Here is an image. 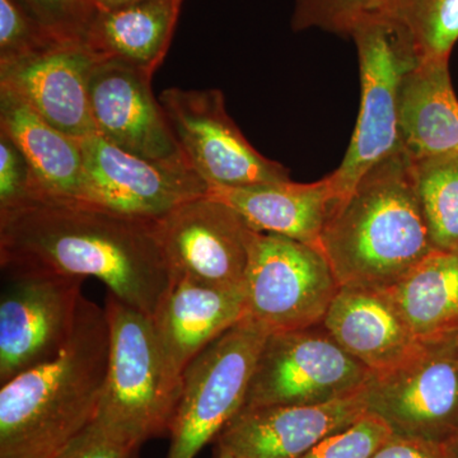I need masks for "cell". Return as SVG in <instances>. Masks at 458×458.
<instances>
[{
    "instance_id": "cell-1",
    "label": "cell",
    "mask_w": 458,
    "mask_h": 458,
    "mask_svg": "<svg viewBox=\"0 0 458 458\" xmlns=\"http://www.w3.org/2000/svg\"><path fill=\"white\" fill-rule=\"evenodd\" d=\"M0 267L3 273L92 276L150 318L174 279L157 222L82 200L32 199L0 212Z\"/></svg>"
},
{
    "instance_id": "cell-2",
    "label": "cell",
    "mask_w": 458,
    "mask_h": 458,
    "mask_svg": "<svg viewBox=\"0 0 458 458\" xmlns=\"http://www.w3.org/2000/svg\"><path fill=\"white\" fill-rule=\"evenodd\" d=\"M110 360L105 309L82 298L71 339L0 388V458H56L96 420Z\"/></svg>"
},
{
    "instance_id": "cell-3",
    "label": "cell",
    "mask_w": 458,
    "mask_h": 458,
    "mask_svg": "<svg viewBox=\"0 0 458 458\" xmlns=\"http://www.w3.org/2000/svg\"><path fill=\"white\" fill-rule=\"evenodd\" d=\"M318 249L340 286L385 289L436 251L419 199L415 165L405 152L367 172L337 201Z\"/></svg>"
},
{
    "instance_id": "cell-4",
    "label": "cell",
    "mask_w": 458,
    "mask_h": 458,
    "mask_svg": "<svg viewBox=\"0 0 458 458\" xmlns=\"http://www.w3.org/2000/svg\"><path fill=\"white\" fill-rule=\"evenodd\" d=\"M110 360L99 421L140 445L170 434L182 379L172 373L153 318L107 293Z\"/></svg>"
},
{
    "instance_id": "cell-5",
    "label": "cell",
    "mask_w": 458,
    "mask_h": 458,
    "mask_svg": "<svg viewBox=\"0 0 458 458\" xmlns=\"http://www.w3.org/2000/svg\"><path fill=\"white\" fill-rule=\"evenodd\" d=\"M360 68V107L342 165L328 174L337 199L348 197L375 165L403 152L399 102L403 75L418 64L406 41L390 23L369 17L355 26Z\"/></svg>"
},
{
    "instance_id": "cell-6",
    "label": "cell",
    "mask_w": 458,
    "mask_h": 458,
    "mask_svg": "<svg viewBox=\"0 0 458 458\" xmlns=\"http://www.w3.org/2000/svg\"><path fill=\"white\" fill-rule=\"evenodd\" d=\"M270 331L245 318L189 364L165 458H194L245 403L256 361Z\"/></svg>"
},
{
    "instance_id": "cell-7",
    "label": "cell",
    "mask_w": 458,
    "mask_h": 458,
    "mask_svg": "<svg viewBox=\"0 0 458 458\" xmlns=\"http://www.w3.org/2000/svg\"><path fill=\"white\" fill-rule=\"evenodd\" d=\"M243 285L246 318L270 334L321 325L340 289L318 247L255 231Z\"/></svg>"
},
{
    "instance_id": "cell-8",
    "label": "cell",
    "mask_w": 458,
    "mask_h": 458,
    "mask_svg": "<svg viewBox=\"0 0 458 458\" xmlns=\"http://www.w3.org/2000/svg\"><path fill=\"white\" fill-rule=\"evenodd\" d=\"M370 373L322 324L273 333L259 354L242 408L345 399L363 390Z\"/></svg>"
},
{
    "instance_id": "cell-9",
    "label": "cell",
    "mask_w": 458,
    "mask_h": 458,
    "mask_svg": "<svg viewBox=\"0 0 458 458\" xmlns=\"http://www.w3.org/2000/svg\"><path fill=\"white\" fill-rule=\"evenodd\" d=\"M458 335L424 344L410 360L370 373L363 388L367 414L393 436L451 443L458 439Z\"/></svg>"
},
{
    "instance_id": "cell-10",
    "label": "cell",
    "mask_w": 458,
    "mask_h": 458,
    "mask_svg": "<svg viewBox=\"0 0 458 458\" xmlns=\"http://www.w3.org/2000/svg\"><path fill=\"white\" fill-rule=\"evenodd\" d=\"M158 99L186 162L209 190L291 180L246 140L221 90L167 89Z\"/></svg>"
},
{
    "instance_id": "cell-11",
    "label": "cell",
    "mask_w": 458,
    "mask_h": 458,
    "mask_svg": "<svg viewBox=\"0 0 458 458\" xmlns=\"http://www.w3.org/2000/svg\"><path fill=\"white\" fill-rule=\"evenodd\" d=\"M0 385L59 354L73 334L84 279L3 273Z\"/></svg>"
},
{
    "instance_id": "cell-12",
    "label": "cell",
    "mask_w": 458,
    "mask_h": 458,
    "mask_svg": "<svg viewBox=\"0 0 458 458\" xmlns=\"http://www.w3.org/2000/svg\"><path fill=\"white\" fill-rule=\"evenodd\" d=\"M82 201L108 212L158 222L181 205L209 192L188 164H165L126 152L101 135L80 140Z\"/></svg>"
},
{
    "instance_id": "cell-13",
    "label": "cell",
    "mask_w": 458,
    "mask_h": 458,
    "mask_svg": "<svg viewBox=\"0 0 458 458\" xmlns=\"http://www.w3.org/2000/svg\"><path fill=\"white\" fill-rule=\"evenodd\" d=\"M159 240L174 278L218 288L245 284L251 228L227 204L194 199L157 222Z\"/></svg>"
},
{
    "instance_id": "cell-14",
    "label": "cell",
    "mask_w": 458,
    "mask_h": 458,
    "mask_svg": "<svg viewBox=\"0 0 458 458\" xmlns=\"http://www.w3.org/2000/svg\"><path fill=\"white\" fill-rule=\"evenodd\" d=\"M152 75L116 60L99 59L89 81L98 134L126 152L165 164H188L159 99Z\"/></svg>"
},
{
    "instance_id": "cell-15",
    "label": "cell",
    "mask_w": 458,
    "mask_h": 458,
    "mask_svg": "<svg viewBox=\"0 0 458 458\" xmlns=\"http://www.w3.org/2000/svg\"><path fill=\"white\" fill-rule=\"evenodd\" d=\"M98 57L84 41H62L16 62L0 64V84L16 90L42 119L83 140L96 134L89 81Z\"/></svg>"
},
{
    "instance_id": "cell-16",
    "label": "cell",
    "mask_w": 458,
    "mask_h": 458,
    "mask_svg": "<svg viewBox=\"0 0 458 458\" xmlns=\"http://www.w3.org/2000/svg\"><path fill=\"white\" fill-rule=\"evenodd\" d=\"M366 414L363 390L319 405L242 408L216 441L233 458H300Z\"/></svg>"
},
{
    "instance_id": "cell-17",
    "label": "cell",
    "mask_w": 458,
    "mask_h": 458,
    "mask_svg": "<svg viewBox=\"0 0 458 458\" xmlns=\"http://www.w3.org/2000/svg\"><path fill=\"white\" fill-rule=\"evenodd\" d=\"M246 316L245 285L218 288L174 278L152 318L165 360L182 379L189 364Z\"/></svg>"
},
{
    "instance_id": "cell-18",
    "label": "cell",
    "mask_w": 458,
    "mask_h": 458,
    "mask_svg": "<svg viewBox=\"0 0 458 458\" xmlns=\"http://www.w3.org/2000/svg\"><path fill=\"white\" fill-rule=\"evenodd\" d=\"M322 325L372 373L399 366L424 346L382 289L340 286Z\"/></svg>"
},
{
    "instance_id": "cell-19",
    "label": "cell",
    "mask_w": 458,
    "mask_h": 458,
    "mask_svg": "<svg viewBox=\"0 0 458 458\" xmlns=\"http://www.w3.org/2000/svg\"><path fill=\"white\" fill-rule=\"evenodd\" d=\"M208 194L232 208L252 231L293 238L318 249L339 201L327 176L311 183L288 180L210 189Z\"/></svg>"
},
{
    "instance_id": "cell-20",
    "label": "cell",
    "mask_w": 458,
    "mask_h": 458,
    "mask_svg": "<svg viewBox=\"0 0 458 458\" xmlns=\"http://www.w3.org/2000/svg\"><path fill=\"white\" fill-rule=\"evenodd\" d=\"M0 131L25 156L35 183V199L82 200L81 141L50 125L5 84H0Z\"/></svg>"
},
{
    "instance_id": "cell-21",
    "label": "cell",
    "mask_w": 458,
    "mask_h": 458,
    "mask_svg": "<svg viewBox=\"0 0 458 458\" xmlns=\"http://www.w3.org/2000/svg\"><path fill=\"white\" fill-rule=\"evenodd\" d=\"M401 147L414 164L458 156V99L448 60L420 62L400 89Z\"/></svg>"
},
{
    "instance_id": "cell-22",
    "label": "cell",
    "mask_w": 458,
    "mask_h": 458,
    "mask_svg": "<svg viewBox=\"0 0 458 458\" xmlns=\"http://www.w3.org/2000/svg\"><path fill=\"white\" fill-rule=\"evenodd\" d=\"M182 0H143L98 9L84 44L98 59L116 60L153 75L164 63Z\"/></svg>"
},
{
    "instance_id": "cell-23",
    "label": "cell",
    "mask_w": 458,
    "mask_h": 458,
    "mask_svg": "<svg viewBox=\"0 0 458 458\" xmlns=\"http://www.w3.org/2000/svg\"><path fill=\"white\" fill-rule=\"evenodd\" d=\"M385 291L421 343L458 335V252H432Z\"/></svg>"
},
{
    "instance_id": "cell-24",
    "label": "cell",
    "mask_w": 458,
    "mask_h": 458,
    "mask_svg": "<svg viewBox=\"0 0 458 458\" xmlns=\"http://www.w3.org/2000/svg\"><path fill=\"white\" fill-rule=\"evenodd\" d=\"M373 17L390 23L419 63L450 60L458 41V0H384Z\"/></svg>"
},
{
    "instance_id": "cell-25",
    "label": "cell",
    "mask_w": 458,
    "mask_h": 458,
    "mask_svg": "<svg viewBox=\"0 0 458 458\" xmlns=\"http://www.w3.org/2000/svg\"><path fill=\"white\" fill-rule=\"evenodd\" d=\"M414 165L419 199L434 249L458 252V156Z\"/></svg>"
},
{
    "instance_id": "cell-26",
    "label": "cell",
    "mask_w": 458,
    "mask_h": 458,
    "mask_svg": "<svg viewBox=\"0 0 458 458\" xmlns=\"http://www.w3.org/2000/svg\"><path fill=\"white\" fill-rule=\"evenodd\" d=\"M62 42L22 0H0V64L16 62Z\"/></svg>"
},
{
    "instance_id": "cell-27",
    "label": "cell",
    "mask_w": 458,
    "mask_h": 458,
    "mask_svg": "<svg viewBox=\"0 0 458 458\" xmlns=\"http://www.w3.org/2000/svg\"><path fill=\"white\" fill-rule=\"evenodd\" d=\"M384 0H295L292 29L324 30L351 36L361 21L376 16Z\"/></svg>"
},
{
    "instance_id": "cell-28",
    "label": "cell",
    "mask_w": 458,
    "mask_h": 458,
    "mask_svg": "<svg viewBox=\"0 0 458 458\" xmlns=\"http://www.w3.org/2000/svg\"><path fill=\"white\" fill-rule=\"evenodd\" d=\"M391 436L385 423L366 414L352 427L327 437L300 458H370Z\"/></svg>"
},
{
    "instance_id": "cell-29",
    "label": "cell",
    "mask_w": 458,
    "mask_h": 458,
    "mask_svg": "<svg viewBox=\"0 0 458 458\" xmlns=\"http://www.w3.org/2000/svg\"><path fill=\"white\" fill-rule=\"evenodd\" d=\"M22 3L62 41H83L98 9L93 0H22Z\"/></svg>"
},
{
    "instance_id": "cell-30",
    "label": "cell",
    "mask_w": 458,
    "mask_h": 458,
    "mask_svg": "<svg viewBox=\"0 0 458 458\" xmlns=\"http://www.w3.org/2000/svg\"><path fill=\"white\" fill-rule=\"evenodd\" d=\"M36 197L31 168L13 140L0 131V212Z\"/></svg>"
},
{
    "instance_id": "cell-31",
    "label": "cell",
    "mask_w": 458,
    "mask_h": 458,
    "mask_svg": "<svg viewBox=\"0 0 458 458\" xmlns=\"http://www.w3.org/2000/svg\"><path fill=\"white\" fill-rule=\"evenodd\" d=\"M140 445L96 419L56 458H134Z\"/></svg>"
},
{
    "instance_id": "cell-32",
    "label": "cell",
    "mask_w": 458,
    "mask_h": 458,
    "mask_svg": "<svg viewBox=\"0 0 458 458\" xmlns=\"http://www.w3.org/2000/svg\"><path fill=\"white\" fill-rule=\"evenodd\" d=\"M370 458H458V448L454 442H427L391 436Z\"/></svg>"
},
{
    "instance_id": "cell-33",
    "label": "cell",
    "mask_w": 458,
    "mask_h": 458,
    "mask_svg": "<svg viewBox=\"0 0 458 458\" xmlns=\"http://www.w3.org/2000/svg\"><path fill=\"white\" fill-rule=\"evenodd\" d=\"M98 9H110L131 4V3L143 2V0H93Z\"/></svg>"
},
{
    "instance_id": "cell-34",
    "label": "cell",
    "mask_w": 458,
    "mask_h": 458,
    "mask_svg": "<svg viewBox=\"0 0 458 458\" xmlns=\"http://www.w3.org/2000/svg\"><path fill=\"white\" fill-rule=\"evenodd\" d=\"M216 458H233V457H232L231 454H229L227 451L221 450V448H218V452H216Z\"/></svg>"
},
{
    "instance_id": "cell-35",
    "label": "cell",
    "mask_w": 458,
    "mask_h": 458,
    "mask_svg": "<svg viewBox=\"0 0 458 458\" xmlns=\"http://www.w3.org/2000/svg\"><path fill=\"white\" fill-rule=\"evenodd\" d=\"M134 458H140V454H138Z\"/></svg>"
},
{
    "instance_id": "cell-36",
    "label": "cell",
    "mask_w": 458,
    "mask_h": 458,
    "mask_svg": "<svg viewBox=\"0 0 458 458\" xmlns=\"http://www.w3.org/2000/svg\"><path fill=\"white\" fill-rule=\"evenodd\" d=\"M454 443H456V445H457V448H458V439H457V441H454Z\"/></svg>"
},
{
    "instance_id": "cell-37",
    "label": "cell",
    "mask_w": 458,
    "mask_h": 458,
    "mask_svg": "<svg viewBox=\"0 0 458 458\" xmlns=\"http://www.w3.org/2000/svg\"><path fill=\"white\" fill-rule=\"evenodd\" d=\"M457 358H458V345H457Z\"/></svg>"
}]
</instances>
